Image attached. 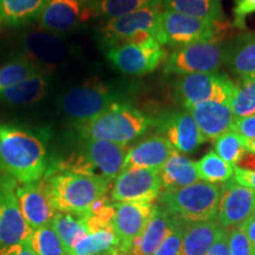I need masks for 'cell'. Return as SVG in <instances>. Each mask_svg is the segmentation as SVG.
<instances>
[{"instance_id": "50", "label": "cell", "mask_w": 255, "mask_h": 255, "mask_svg": "<svg viewBox=\"0 0 255 255\" xmlns=\"http://www.w3.org/2000/svg\"><path fill=\"white\" fill-rule=\"evenodd\" d=\"M88 1H89V0H88Z\"/></svg>"}, {"instance_id": "1", "label": "cell", "mask_w": 255, "mask_h": 255, "mask_svg": "<svg viewBox=\"0 0 255 255\" xmlns=\"http://www.w3.org/2000/svg\"><path fill=\"white\" fill-rule=\"evenodd\" d=\"M47 168L45 129L0 122V170L18 183L26 184L40 181Z\"/></svg>"}, {"instance_id": "31", "label": "cell", "mask_w": 255, "mask_h": 255, "mask_svg": "<svg viewBox=\"0 0 255 255\" xmlns=\"http://www.w3.org/2000/svg\"><path fill=\"white\" fill-rule=\"evenodd\" d=\"M89 2L95 18L109 20L138 9L158 6L162 0H89Z\"/></svg>"}, {"instance_id": "36", "label": "cell", "mask_w": 255, "mask_h": 255, "mask_svg": "<svg viewBox=\"0 0 255 255\" xmlns=\"http://www.w3.org/2000/svg\"><path fill=\"white\" fill-rule=\"evenodd\" d=\"M39 72L23 57L18 56L0 66V94L23 79Z\"/></svg>"}, {"instance_id": "6", "label": "cell", "mask_w": 255, "mask_h": 255, "mask_svg": "<svg viewBox=\"0 0 255 255\" xmlns=\"http://www.w3.org/2000/svg\"><path fill=\"white\" fill-rule=\"evenodd\" d=\"M222 184L205 181L174 190H164L158 200L168 213L186 222H202L216 219Z\"/></svg>"}, {"instance_id": "16", "label": "cell", "mask_w": 255, "mask_h": 255, "mask_svg": "<svg viewBox=\"0 0 255 255\" xmlns=\"http://www.w3.org/2000/svg\"><path fill=\"white\" fill-rule=\"evenodd\" d=\"M255 190L240 186L234 180L222 184V193L216 213L223 228H239L254 215Z\"/></svg>"}, {"instance_id": "22", "label": "cell", "mask_w": 255, "mask_h": 255, "mask_svg": "<svg viewBox=\"0 0 255 255\" xmlns=\"http://www.w3.org/2000/svg\"><path fill=\"white\" fill-rule=\"evenodd\" d=\"M174 151V146L165 137L152 135L128 150L123 169L143 168L161 170Z\"/></svg>"}, {"instance_id": "40", "label": "cell", "mask_w": 255, "mask_h": 255, "mask_svg": "<svg viewBox=\"0 0 255 255\" xmlns=\"http://www.w3.org/2000/svg\"><path fill=\"white\" fill-rule=\"evenodd\" d=\"M233 131L238 132L239 135L251 141L255 138V115L248 117H242V119L234 120L232 129Z\"/></svg>"}, {"instance_id": "14", "label": "cell", "mask_w": 255, "mask_h": 255, "mask_svg": "<svg viewBox=\"0 0 255 255\" xmlns=\"http://www.w3.org/2000/svg\"><path fill=\"white\" fill-rule=\"evenodd\" d=\"M161 13V5H158L109 19L101 27L100 34L109 47L122 44L142 32H149L157 40Z\"/></svg>"}, {"instance_id": "44", "label": "cell", "mask_w": 255, "mask_h": 255, "mask_svg": "<svg viewBox=\"0 0 255 255\" xmlns=\"http://www.w3.org/2000/svg\"><path fill=\"white\" fill-rule=\"evenodd\" d=\"M239 228H241L242 231L245 232V234L247 235L248 240H250L252 247H253V250L255 252V215L252 216L248 221L245 222L244 225Z\"/></svg>"}, {"instance_id": "3", "label": "cell", "mask_w": 255, "mask_h": 255, "mask_svg": "<svg viewBox=\"0 0 255 255\" xmlns=\"http://www.w3.org/2000/svg\"><path fill=\"white\" fill-rule=\"evenodd\" d=\"M154 124V120L129 103H117L94 119L75 124L79 138L101 139L127 144L138 138Z\"/></svg>"}, {"instance_id": "15", "label": "cell", "mask_w": 255, "mask_h": 255, "mask_svg": "<svg viewBox=\"0 0 255 255\" xmlns=\"http://www.w3.org/2000/svg\"><path fill=\"white\" fill-rule=\"evenodd\" d=\"M95 19L88 0H49L38 23L43 30L64 36Z\"/></svg>"}, {"instance_id": "29", "label": "cell", "mask_w": 255, "mask_h": 255, "mask_svg": "<svg viewBox=\"0 0 255 255\" xmlns=\"http://www.w3.org/2000/svg\"><path fill=\"white\" fill-rule=\"evenodd\" d=\"M70 252L75 255H109L120 252L119 239L115 234L113 225L89 233Z\"/></svg>"}, {"instance_id": "23", "label": "cell", "mask_w": 255, "mask_h": 255, "mask_svg": "<svg viewBox=\"0 0 255 255\" xmlns=\"http://www.w3.org/2000/svg\"><path fill=\"white\" fill-rule=\"evenodd\" d=\"M51 76L36 72L0 94V104L7 107H28L39 103L51 90Z\"/></svg>"}, {"instance_id": "42", "label": "cell", "mask_w": 255, "mask_h": 255, "mask_svg": "<svg viewBox=\"0 0 255 255\" xmlns=\"http://www.w3.org/2000/svg\"><path fill=\"white\" fill-rule=\"evenodd\" d=\"M205 255H231L228 245V229L214 242Z\"/></svg>"}, {"instance_id": "32", "label": "cell", "mask_w": 255, "mask_h": 255, "mask_svg": "<svg viewBox=\"0 0 255 255\" xmlns=\"http://www.w3.org/2000/svg\"><path fill=\"white\" fill-rule=\"evenodd\" d=\"M231 109L235 120L255 115V75L239 77L233 91Z\"/></svg>"}, {"instance_id": "39", "label": "cell", "mask_w": 255, "mask_h": 255, "mask_svg": "<svg viewBox=\"0 0 255 255\" xmlns=\"http://www.w3.org/2000/svg\"><path fill=\"white\" fill-rule=\"evenodd\" d=\"M252 13H255V0H235L233 6L235 26L244 27L245 18Z\"/></svg>"}, {"instance_id": "33", "label": "cell", "mask_w": 255, "mask_h": 255, "mask_svg": "<svg viewBox=\"0 0 255 255\" xmlns=\"http://www.w3.org/2000/svg\"><path fill=\"white\" fill-rule=\"evenodd\" d=\"M195 167L200 180L209 183H225L234 174V167L223 161L214 151L208 152L195 162Z\"/></svg>"}, {"instance_id": "43", "label": "cell", "mask_w": 255, "mask_h": 255, "mask_svg": "<svg viewBox=\"0 0 255 255\" xmlns=\"http://www.w3.org/2000/svg\"><path fill=\"white\" fill-rule=\"evenodd\" d=\"M0 255H37L33 248L31 247L30 241L23 244L14 245V246L5 247L0 250Z\"/></svg>"}, {"instance_id": "18", "label": "cell", "mask_w": 255, "mask_h": 255, "mask_svg": "<svg viewBox=\"0 0 255 255\" xmlns=\"http://www.w3.org/2000/svg\"><path fill=\"white\" fill-rule=\"evenodd\" d=\"M157 131L178 152L190 154L206 142L188 110L167 113L157 120Z\"/></svg>"}, {"instance_id": "24", "label": "cell", "mask_w": 255, "mask_h": 255, "mask_svg": "<svg viewBox=\"0 0 255 255\" xmlns=\"http://www.w3.org/2000/svg\"><path fill=\"white\" fill-rule=\"evenodd\" d=\"M226 231L227 229L223 228L216 219L202 222H188L177 255H205Z\"/></svg>"}, {"instance_id": "25", "label": "cell", "mask_w": 255, "mask_h": 255, "mask_svg": "<svg viewBox=\"0 0 255 255\" xmlns=\"http://www.w3.org/2000/svg\"><path fill=\"white\" fill-rule=\"evenodd\" d=\"M225 65L239 77L255 75V33L239 34L225 46Z\"/></svg>"}, {"instance_id": "34", "label": "cell", "mask_w": 255, "mask_h": 255, "mask_svg": "<svg viewBox=\"0 0 255 255\" xmlns=\"http://www.w3.org/2000/svg\"><path fill=\"white\" fill-rule=\"evenodd\" d=\"M247 139L238 132L229 130L222 133L214 141V152H216L223 161L231 165H237L242 156L247 152Z\"/></svg>"}, {"instance_id": "10", "label": "cell", "mask_w": 255, "mask_h": 255, "mask_svg": "<svg viewBox=\"0 0 255 255\" xmlns=\"http://www.w3.org/2000/svg\"><path fill=\"white\" fill-rule=\"evenodd\" d=\"M223 64L225 46L219 41H207L175 49L165 59L163 71L178 76L213 73L218 72Z\"/></svg>"}, {"instance_id": "11", "label": "cell", "mask_w": 255, "mask_h": 255, "mask_svg": "<svg viewBox=\"0 0 255 255\" xmlns=\"http://www.w3.org/2000/svg\"><path fill=\"white\" fill-rule=\"evenodd\" d=\"M17 188V180L0 175V250L31 240L32 229L21 214Z\"/></svg>"}, {"instance_id": "5", "label": "cell", "mask_w": 255, "mask_h": 255, "mask_svg": "<svg viewBox=\"0 0 255 255\" xmlns=\"http://www.w3.org/2000/svg\"><path fill=\"white\" fill-rule=\"evenodd\" d=\"M17 45L19 56L28 60L39 72L49 76L75 62L81 53L78 47L64 36L40 27L20 33Z\"/></svg>"}, {"instance_id": "45", "label": "cell", "mask_w": 255, "mask_h": 255, "mask_svg": "<svg viewBox=\"0 0 255 255\" xmlns=\"http://www.w3.org/2000/svg\"><path fill=\"white\" fill-rule=\"evenodd\" d=\"M237 165L242 169H246V170H255V155L247 151Z\"/></svg>"}, {"instance_id": "17", "label": "cell", "mask_w": 255, "mask_h": 255, "mask_svg": "<svg viewBox=\"0 0 255 255\" xmlns=\"http://www.w3.org/2000/svg\"><path fill=\"white\" fill-rule=\"evenodd\" d=\"M154 205L146 202L115 203V215L111 225L119 239V251L130 253L132 241L141 235L154 212Z\"/></svg>"}, {"instance_id": "49", "label": "cell", "mask_w": 255, "mask_h": 255, "mask_svg": "<svg viewBox=\"0 0 255 255\" xmlns=\"http://www.w3.org/2000/svg\"><path fill=\"white\" fill-rule=\"evenodd\" d=\"M254 208H255V195H254Z\"/></svg>"}, {"instance_id": "20", "label": "cell", "mask_w": 255, "mask_h": 255, "mask_svg": "<svg viewBox=\"0 0 255 255\" xmlns=\"http://www.w3.org/2000/svg\"><path fill=\"white\" fill-rule=\"evenodd\" d=\"M205 141H215L229 131L234 123L231 103L218 101L201 102L188 109Z\"/></svg>"}, {"instance_id": "8", "label": "cell", "mask_w": 255, "mask_h": 255, "mask_svg": "<svg viewBox=\"0 0 255 255\" xmlns=\"http://www.w3.org/2000/svg\"><path fill=\"white\" fill-rule=\"evenodd\" d=\"M222 27L221 21L194 18L177 12L162 11L157 41L161 45L170 46L174 50L196 43L218 41Z\"/></svg>"}, {"instance_id": "30", "label": "cell", "mask_w": 255, "mask_h": 255, "mask_svg": "<svg viewBox=\"0 0 255 255\" xmlns=\"http://www.w3.org/2000/svg\"><path fill=\"white\" fill-rule=\"evenodd\" d=\"M50 225L63 241L66 251H71L81 239L89 234L87 216L57 212Z\"/></svg>"}, {"instance_id": "13", "label": "cell", "mask_w": 255, "mask_h": 255, "mask_svg": "<svg viewBox=\"0 0 255 255\" xmlns=\"http://www.w3.org/2000/svg\"><path fill=\"white\" fill-rule=\"evenodd\" d=\"M162 193L159 170L143 168L123 169L114 181L111 199L116 202L152 203Z\"/></svg>"}, {"instance_id": "41", "label": "cell", "mask_w": 255, "mask_h": 255, "mask_svg": "<svg viewBox=\"0 0 255 255\" xmlns=\"http://www.w3.org/2000/svg\"><path fill=\"white\" fill-rule=\"evenodd\" d=\"M233 180L240 186L255 190V170H246L238 165H234V177Z\"/></svg>"}, {"instance_id": "21", "label": "cell", "mask_w": 255, "mask_h": 255, "mask_svg": "<svg viewBox=\"0 0 255 255\" xmlns=\"http://www.w3.org/2000/svg\"><path fill=\"white\" fill-rule=\"evenodd\" d=\"M182 219L168 213L161 206H155L154 212L145 225L144 229L132 241L130 254L131 255H152L161 246L175 226Z\"/></svg>"}, {"instance_id": "7", "label": "cell", "mask_w": 255, "mask_h": 255, "mask_svg": "<svg viewBox=\"0 0 255 255\" xmlns=\"http://www.w3.org/2000/svg\"><path fill=\"white\" fill-rule=\"evenodd\" d=\"M117 103H126L121 91L97 81L73 85L57 100L59 111L73 126L94 119Z\"/></svg>"}, {"instance_id": "12", "label": "cell", "mask_w": 255, "mask_h": 255, "mask_svg": "<svg viewBox=\"0 0 255 255\" xmlns=\"http://www.w3.org/2000/svg\"><path fill=\"white\" fill-rule=\"evenodd\" d=\"M167 57V51L157 40L146 44H120L109 47L107 52V58L115 69L132 76L155 71Z\"/></svg>"}, {"instance_id": "37", "label": "cell", "mask_w": 255, "mask_h": 255, "mask_svg": "<svg viewBox=\"0 0 255 255\" xmlns=\"http://www.w3.org/2000/svg\"><path fill=\"white\" fill-rule=\"evenodd\" d=\"M186 221L180 220L173 232L168 235L167 239L162 242L156 252L152 255H177L181 250L182 245V239L184 234V228H186Z\"/></svg>"}, {"instance_id": "38", "label": "cell", "mask_w": 255, "mask_h": 255, "mask_svg": "<svg viewBox=\"0 0 255 255\" xmlns=\"http://www.w3.org/2000/svg\"><path fill=\"white\" fill-rule=\"evenodd\" d=\"M228 245L231 255H255L247 235L241 228L228 229Z\"/></svg>"}, {"instance_id": "27", "label": "cell", "mask_w": 255, "mask_h": 255, "mask_svg": "<svg viewBox=\"0 0 255 255\" xmlns=\"http://www.w3.org/2000/svg\"><path fill=\"white\" fill-rule=\"evenodd\" d=\"M49 0H0V27H18L38 20Z\"/></svg>"}, {"instance_id": "26", "label": "cell", "mask_w": 255, "mask_h": 255, "mask_svg": "<svg viewBox=\"0 0 255 255\" xmlns=\"http://www.w3.org/2000/svg\"><path fill=\"white\" fill-rule=\"evenodd\" d=\"M162 188L164 190H174L199 182L195 162L175 150L159 170Z\"/></svg>"}, {"instance_id": "9", "label": "cell", "mask_w": 255, "mask_h": 255, "mask_svg": "<svg viewBox=\"0 0 255 255\" xmlns=\"http://www.w3.org/2000/svg\"><path fill=\"white\" fill-rule=\"evenodd\" d=\"M235 83L225 73H191L180 76L174 84V96L188 110L201 102L231 103Z\"/></svg>"}, {"instance_id": "28", "label": "cell", "mask_w": 255, "mask_h": 255, "mask_svg": "<svg viewBox=\"0 0 255 255\" xmlns=\"http://www.w3.org/2000/svg\"><path fill=\"white\" fill-rule=\"evenodd\" d=\"M164 11L177 12L189 17L221 21V0H162Z\"/></svg>"}, {"instance_id": "48", "label": "cell", "mask_w": 255, "mask_h": 255, "mask_svg": "<svg viewBox=\"0 0 255 255\" xmlns=\"http://www.w3.org/2000/svg\"><path fill=\"white\" fill-rule=\"evenodd\" d=\"M109 255H126L123 253H120V252H117V253H114V254H109Z\"/></svg>"}, {"instance_id": "2", "label": "cell", "mask_w": 255, "mask_h": 255, "mask_svg": "<svg viewBox=\"0 0 255 255\" xmlns=\"http://www.w3.org/2000/svg\"><path fill=\"white\" fill-rule=\"evenodd\" d=\"M56 212L89 216L96 201L107 196L109 181L72 171H55L41 178Z\"/></svg>"}, {"instance_id": "19", "label": "cell", "mask_w": 255, "mask_h": 255, "mask_svg": "<svg viewBox=\"0 0 255 255\" xmlns=\"http://www.w3.org/2000/svg\"><path fill=\"white\" fill-rule=\"evenodd\" d=\"M17 197L21 214L32 232L50 225L57 212L51 205L43 181L18 186Z\"/></svg>"}, {"instance_id": "46", "label": "cell", "mask_w": 255, "mask_h": 255, "mask_svg": "<svg viewBox=\"0 0 255 255\" xmlns=\"http://www.w3.org/2000/svg\"><path fill=\"white\" fill-rule=\"evenodd\" d=\"M246 149L248 152H252V154L255 155V138L251 139V141H247Z\"/></svg>"}, {"instance_id": "4", "label": "cell", "mask_w": 255, "mask_h": 255, "mask_svg": "<svg viewBox=\"0 0 255 255\" xmlns=\"http://www.w3.org/2000/svg\"><path fill=\"white\" fill-rule=\"evenodd\" d=\"M128 150L129 149L127 144L101 139L79 138L77 152L66 161L60 162L58 167L47 168L46 174L72 171L102 177L113 183L123 170Z\"/></svg>"}, {"instance_id": "47", "label": "cell", "mask_w": 255, "mask_h": 255, "mask_svg": "<svg viewBox=\"0 0 255 255\" xmlns=\"http://www.w3.org/2000/svg\"><path fill=\"white\" fill-rule=\"evenodd\" d=\"M65 255H75L72 253V252H70V251H66V253H65Z\"/></svg>"}, {"instance_id": "35", "label": "cell", "mask_w": 255, "mask_h": 255, "mask_svg": "<svg viewBox=\"0 0 255 255\" xmlns=\"http://www.w3.org/2000/svg\"><path fill=\"white\" fill-rule=\"evenodd\" d=\"M31 247L37 255H65L66 248L52 226H44L32 232Z\"/></svg>"}]
</instances>
